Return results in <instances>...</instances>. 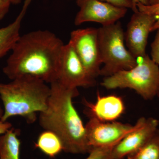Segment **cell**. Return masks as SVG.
Masks as SVG:
<instances>
[{
	"label": "cell",
	"mask_w": 159,
	"mask_h": 159,
	"mask_svg": "<svg viewBox=\"0 0 159 159\" xmlns=\"http://www.w3.org/2000/svg\"><path fill=\"white\" fill-rule=\"evenodd\" d=\"M64 45L56 34L48 30L21 35L11 51L3 73L11 80L30 77L46 83L56 81Z\"/></svg>",
	"instance_id": "6da1fadb"
},
{
	"label": "cell",
	"mask_w": 159,
	"mask_h": 159,
	"mask_svg": "<svg viewBox=\"0 0 159 159\" xmlns=\"http://www.w3.org/2000/svg\"><path fill=\"white\" fill-rule=\"evenodd\" d=\"M50 88L47 108L39 113V125L59 137L66 153H89L92 149L87 140L85 125L73 104L78 89L66 87L57 81L50 84Z\"/></svg>",
	"instance_id": "7a4b0ae2"
},
{
	"label": "cell",
	"mask_w": 159,
	"mask_h": 159,
	"mask_svg": "<svg viewBox=\"0 0 159 159\" xmlns=\"http://www.w3.org/2000/svg\"><path fill=\"white\" fill-rule=\"evenodd\" d=\"M9 83H0V98L4 106L2 120L20 116L29 124L37 119V114L48 106L51 88L40 80L30 77H20Z\"/></svg>",
	"instance_id": "3957f363"
},
{
	"label": "cell",
	"mask_w": 159,
	"mask_h": 159,
	"mask_svg": "<svg viewBox=\"0 0 159 159\" xmlns=\"http://www.w3.org/2000/svg\"><path fill=\"white\" fill-rule=\"evenodd\" d=\"M136 59L133 68L105 77L101 85L107 89H131L145 100L153 99L159 89V65L147 54Z\"/></svg>",
	"instance_id": "277c9868"
},
{
	"label": "cell",
	"mask_w": 159,
	"mask_h": 159,
	"mask_svg": "<svg viewBox=\"0 0 159 159\" xmlns=\"http://www.w3.org/2000/svg\"><path fill=\"white\" fill-rule=\"evenodd\" d=\"M98 29L99 50L104 65L100 75L109 77L136 65V58L125 48V33L120 22Z\"/></svg>",
	"instance_id": "5b68a950"
},
{
	"label": "cell",
	"mask_w": 159,
	"mask_h": 159,
	"mask_svg": "<svg viewBox=\"0 0 159 159\" xmlns=\"http://www.w3.org/2000/svg\"><path fill=\"white\" fill-rule=\"evenodd\" d=\"M69 42L91 78L96 80L100 75L102 64L98 39V29H78L70 33Z\"/></svg>",
	"instance_id": "8992f818"
},
{
	"label": "cell",
	"mask_w": 159,
	"mask_h": 159,
	"mask_svg": "<svg viewBox=\"0 0 159 159\" xmlns=\"http://www.w3.org/2000/svg\"><path fill=\"white\" fill-rule=\"evenodd\" d=\"M56 81L70 89L89 88L96 84V80L90 77L69 42L61 51Z\"/></svg>",
	"instance_id": "52a82bcc"
},
{
	"label": "cell",
	"mask_w": 159,
	"mask_h": 159,
	"mask_svg": "<svg viewBox=\"0 0 159 159\" xmlns=\"http://www.w3.org/2000/svg\"><path fill=\"white\" fill-rule=\"evenodd\" d=\"M136 127L117 121L104 122L93 117L85 125L89 145L92 149L100 147H114L124 137Z\"/></svg>",
	"instance_id": "ba28073f"
},
{
	"label": "cell",
	"mask_w": 159,
	"mask_h": 159,
	"mask_svg": "<svg viewBox=\"0 0 159 159\" xmlns=\"http://www.w3.org/2000/svg\"><path fill=\"white\" fill-rule=\"evenodd\" d=\"M79 11L74 19L75 25L93 22L102 26L115 24L125 16L127 9L99 0H77Z\"/></svg>",
	"instance_id": "9c48e42d"
},
{
	"label": "cell",
	"mask_w": 159,
	"mask_h": 159,
	"mask_svg": "<svg viewBox=\"0 0 159 159\" xmlns=\"http://www.w3.org/2000/svg\"><path fill=\"white\" fill-rule=\"evenodd\" d=\"M136 127L112 148L111 159H123L141 148L157 130L159 121L149 117H141Z\"/></svg>",
	"instance_id": "30bf717a"
},
{
	"label": "cell",
	"mask_w": 159,
	"mask_h": 159,
	"mask_svg": "<svg viewBox=\"0 0 159 159\" xmlns=\"http://www.w3.org/2000/svg\"><path fill=\"white\" fill-rule=\"evenodd\" d=\"M156 22L153 16L138 11L134 12L125 33V44L136 58L146 54L147 40Z\"/></svg>",
	"instance_id": "8fae6325"
},
{
	"label": "cell",
	"mask_w": 159,
	"mask_h": 159,
	"mask_svg": "<svg viewBox=\"0 0 159 159\" xmlns=\"http://www.w3.org/2000/svg\"><path fill=\"white\" fill-rule=\"evenodd\" d=\"M83 102L86 107V113L88 116L102 122L116 121L122 116L125 109L122 98L114 95L101 97L98 93L95 103H91L85 99Z\"/></svg>",
	"instance_id": "7c38bea8"
},
{
	"label": "cell",
	"mask_w": 159,
	"mask_h": 159,
	"mask_svg": "<svg viewBox=\"0 0 159 159\" xmlns=\"http://www.w3.org/2000/svg\"><path fill=\"white\" fill-rule=\"evenodd\" d=\"M33 0H25L21 10L13 22L0 29V60L11 51L20 38L23 20Z\"/></svg>",
	"instance_id": "4fadbf2b"
},
{
	"label": "cell",
	"mask_w": 159,
	"mask_h": 159,
	"mask_svg": "<svg viewBox=\"0 0 159 159\" xmlns=\"http://www.w3.org/2000/svg\"><path fill=\"white\" fill-rule=\"evenodd\" d=\"M19 131L11 128L0 135V159H20Z\"/></svg>",
	"instance_id": "5bb4252c"
},
{
	"label": "cell",
	"mask_w": 159,
	"mask_h": 159,
	"mask_svg": "<svg viewBox=\"0 0 159 159\" xmlns=\"http://www.w3.org/2000/svg\"><path fill=\"white\" fill-rule=\"evenodd\" d=\"M35 146L51 158L54 157L63 151L60 139L56 134L51 131L44 130L40 134Z\"/></svg>",
	"instance_id": "9a60e30c"
},
{
	"label": "cell",
	"mask_w": 159,
	"mask_h": 159,
	"mask_svg": "<svg viewBox=\"0 0 159 159\" xmlns=\"http://www.w3.org/2000/svg\"><path fill=\"white\" fill-rule=\"evenodd\" d=\"M127 159H159V129L141 148L127 157Z\"/></svg>",
	"instance_id": "2e32d148"
},
{
	"label": "cell",
	"mask_w": 159,
	"mask_h": 159,
	"mask_svg": "<svg viewBox=\"0 0 159 159\" xmlns=\"http://www.w3.org/2000/svg\"><path fill=\"white\" fill-rule=\"evenodd\" d=\"M138 10L147 14L153 16L156 22L151 29V32L159 29V3L152 5H144L139 3L137 4Z\"/></svg>",
	"instance_id": "e0dca14e"
},
{
	"label": "cell",
	"mask_w": 159,
	"mask_h": 159,
	"mask_svg": "<svg viewBox=\"0 0 159 159\" xmlns=\"http://www.w3.org/2000/svg\"><path fill=\"white\" fill-rule=\"evenodd\" d=\"M113 147L93 148L85 159H111V152Z\"/></svg>",
	"instance_id": "ac0fdd59"
},
{
	"label": "cell",
	"mask_w": 159,
	"mask_h": 159,
	"mask_svg": "<svg viewBox=\"0 0 159 159\" xmlns=\"http://www.w3.org/2000/svg\"><path fill=\"white\" fill-rule=\"evenodd\" d=\"M157 31L155 39L151 44V55L154 62L159 65V29Z\"/></svg>",
	"instance_id": "d6986e66"
},
{
	"label": "cell",
	"mask_w": 159,
	"mask_h": 159,
	"mask_svg": "<svg viewBox=\"0 0 159 159\" xmlns=\"http://www.w3.org/2000/svg\"><path fill=\"white\" fill-rule=\"evenodd\" d=\"M99 1L110 3L118 7H123L126 9H130L134 11V6L131 0H99Z\"/></svg>",
	"instance_id": "ffe728a7"
},
{
	"label": "cell",
	"mask_w": 159,
	"mask_h": 159,
	"mask_svg": "<svg viewBox=\"0 0 159 159\" xmlns=\"http://www.w3.org/2000/svg\"><path fill=\"white\" fill-rule=\"evenodd\" d=\"M3 114H4V109L0 106V135L6 133L9 129L12 128V124L11 123L6 121L4 122L2 120Z\"/></svg>",
	"instance_id": "44dd1931"
},
{
	"label": "cell",
	"mask_w": 159,
	"mask_h": 159,
	"mask_svg": "<svg viewBox=\"0 0 159 159\" xmlns=\"http://www.w3.org/2000/svg\"><path fill=\"white\" fill-rule=\"evenodd\" d=\"M10 5L5 0H0V20H2L8 13Z\"/></svg>",
	"instance_id": "7402d4cb"
},
{
	"label": "cell",
	"mask_w": 159,
	"mask_h": 159,
	"mask_svg": "<svg viewBox=\"0 0 159 159\" xmlns=\"http://www.w3.org/2000/svg\"><path fill=\"white\" fill-rule=\"evenodd\" d=\"M131 1L133 5L134 12L138 11L137 7V4L138 3H140L144 5H149L148 0H131Z\"/></svg>",
	"instance_id": "603a6c76"
},
{
	"label": "cell",
	"mask_w": 159,
	"mask_h": 159,
	"mask_svg": "<svg viewBox=\"0 0 159 159\" xmlns=\"http://www.w3.org/2000/svg\"><path fill=\"white\" fill-rule=\"evenodd\" d=\"M10 5L11 4H18L21 2L22 0H5Z\"/></svg>",
	"instance_id": "cb8c5ba5"
},
{
	"label": "cell",
	"mask_w": 159,
	"mask_h": 159,
	"mask_svg": "<svg viewBox=\"0 0 159 159\" xmlns=\"http://www.w3.org/2000/svg\"><path fill=\"white\" fill-rule=\"evenodd\" d=\"M148 3H149V5L158 4L159 3V0H148Z\"/></svg>",
	"instance_id": "d4e9b609"
},
{
	"label": "cell",
	"mask_w": 159,
	"mask_h": 159,
	"mask_svg": "<svg viewBox=\"0 0 159 159\" xmlns=\"http://www.w3.org/2000/svg\"><path fill=\"white\" fill-rule=\"evenodd\" d=\"M157 95L158 97L159 98V89L158 91L157 94Z\"/></svg>",
	"instance_id": "484cf974"
}]
</instances>
